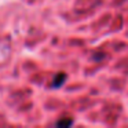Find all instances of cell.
I'll list each match as a JSON object with an SVG mask.
<instances>
[{"mask_svg":"<svg viewBox=\"0 0 128 128\" xmlns=\"http://www.w3.org/2000/svg\"><path fill=\"white\" fill-rule=\"evenodd\" d=\"M105 58V54L103 52H95L94 55H92V59H94L95 62H99L100 59H103Z\"/></svg>","mask_w":128,"mask_h":128,"instance_id":"3957f363","label":"cell"},{"mask_svg":"<svg viewBox=\"0 0 128 128\" xmlns=\"http://www.w3.org/2000/svg\"><path fill=\"white\" fill-rule=\"evenodd\" d=\"M72 124H73V118L65 117V118H61L55 122V127H70Z\"/></svg>","mask_w":128,"mask_h":128,"instance_id":"7a4b0ae2","label":"cell"},{"mask_svg":"<svg viewBox=\"0 0 128 128\" xmlns=\"http://www.w3.org/2000/svg\"><path fill=\"white\" fill-rule=\"evenodd\" d=\"M66 78H68L66 73H64V72L56 73V74L54 76V78H52V81H51V84H50V88H61V87L65 84Z\"/></svg>","mask_w":128,"mask_h":128,"instance_id":"6da1fadb","label":"cell"}]
</instances>
